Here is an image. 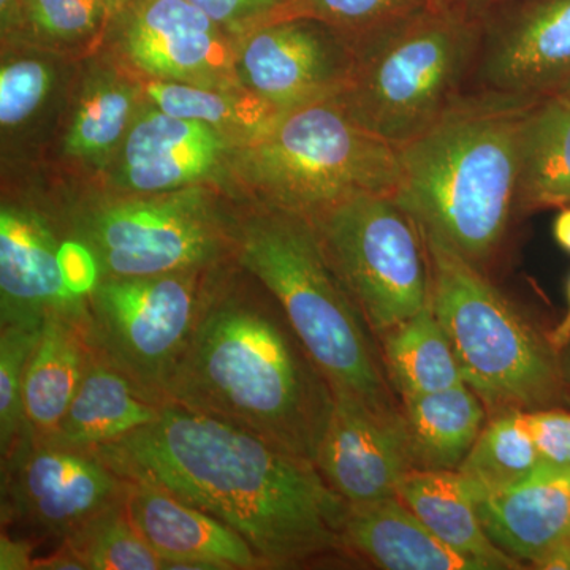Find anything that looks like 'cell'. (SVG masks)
Listing matches in <instances>:
<instances>
[{
  "label": "cell",
  "mask_w": 570,
  "mask_h": 570,
  "mask_svg": "<svg viewBox=\"0 0 570 570\" xmlns=\"http://www.w3.org/2000/svg\"><path fill=\"white\" fill-rule=\"evenodd\" d=\"M238 532L265 569H296L344 549L348 504L314 461L212 415L164 403L159 417L94 449Z\"/></svg>",
  "instance_id": "6da1fadb"
},
{
  "label": "cell",
  "mask_w": 570,
  "mask_h": 570,
  "mask_svg": "<svg viewBox=\"0 0 570 570\" xmlns=\"http://www.w3.org/2000/svg\"><path fill=\"white\" fill-rule=\"evenodd\" d=\"M167 403L224 420L316 463L333 390L279 302L232 258L206 276Z\"/></svg>",
  "instance_id": "7a4b0ae2"
},
{
  "label": "cell",
  "mask_w": 570,
  "mask_h": 570,
  "mask_svg": "<svg viewBox=\"0 0 570 570\" xmlns=\"http://www.w3.org/2000/svg\"><path fill=\"white\" fill-rule=\"evenodd\" d=\"M532 102L464 96L436 126L397 148V205L423 235L479 268L498 253L519 206L521 126Z\"/></svg>",
  "instance_id": "3957f363"
},
{
  "label": "cell",
  "mask_w": 570,
  "mask_h": 570,
  "mask_svg": "<svg viewBox=\"0 0 570 570\" xmlns=\"http://www.w3.org/2000/svg\"><path fill=\"white\" fill-rule=\"evenodd\" d=\"M234 258L272 292L332 390L395 409L365 318L303 214L254 204L235 214Z\"/></svg>",
  "instance_id": "277c9868"
},
{
  "label": "cell",
  "mask_w": 570,
  "mask_h": 570,
  "mask_svg": "<svg viewBox=\"0 0 570 570\" xmlns=\"http://www.w3.org/2000/svg\"><path fill=\"white\" fill-rule=\"evenodd\" d=\"M482 18L444 0L358 37L336 99L367 132L401 148L464 97L478 63Z\"/></svg>",
  "instance_id": "5b68a950"
},
{
  "label": "cell",
  "mask_w": 570,
  "mask_h": 570,
  "mask_svg": "<svg viewBox=\"0 0 570 570\" xmlns=\"http://www.w3.org/2000/svg\"><path fill=\"white\" fill-rule=\"evenodd\" d=\"M230 178L254 204L309 217L356 195L395 194L400 160L330 97L281 112L238 146Z\"/></svg>",
  "instance_id": "8992f818"
},
{
  "label": "cell",
  "mask_w": 570,
  "mask_h": 570,
  "mask_svg": "<svg viewBox=\"0 0 570 570\" xmlns=\"http://www.w3.org/2000/svg\"><path fill=\"white\" fill-rule=\"evenodd\" d=\"M431 303L448 333L464 382L487 409L535 411L564 400L560 355L479 266L423 235Z\"/></svg>",
  "instance_id": "52a82bcc"
},
{
  "label": "cell",
  "mask_w": 570,
  "mask_h": 570,
  "mask_svg": "<svg viewBox=\"0 0 570 570\" xmlns=\"http://www.w3.org/2000/svg\"><path fill=\"white\" fill-rule=\"evenodd\" d=\"M235 214L209 184H197L170 193L91 198L59 220L67 236L91 254L99 277L154 276L232 261Z\"/></svg>",
  "instance_id": "ba28073f"
},
{
  "label": "cell",
  "mask_w": 570,
  "mask_h": 570,
  "mask_svg": "<svg viewBox=\"0 0 570 570\" xmlns=\"http://www.w3.org/2000/svg\"><path fill=\"white\" fill-rule=\"evenodd\" d=\"M309 219L374 333L384 335L431 302L425 239L393 195H356Z\"/></svg>",
  "instance_id": "9c48e42d"
},
{
  "label": "cell",
  "mask_w": 570,
  "mask_h": 570,
  "mask_svg": "<svg viewBox=\"0 0 570 570\" xmlns=\"http://www.w3.org/2000/svg\"><path fill=\"white\" fill-rule=\"evenodd\" d=\"M208 273L104 276L89 292V346L153 403H167L168 384L197 321Z\"/></svg>",
  "instance_id": "30bf717a"
},
{
  "label": "cell",
  "mask_w": 570,
  "mask_h": 570,
  "mask_svg": "<svg viewBox=\"0 0 570 570\" xmlns=\"http://www.w3.org/2000/svg\"><path fill=\"white\" fill-rule=\"evenodd\" d=\"M127 480L94 449L22 433L2 455V530L58 546L126 499Z\"/></svg>",
  "instance_id": "8fae6325"
},
{
  "label": "cell",
  "mask_w": 570,
  "mask_h": 570,
  "mask_svg": "<svg viewBox=\"0 0 570 570\" xmlns=\"http://www.w3.org/2000/svg\"><path fill=\"white\" fill-rule=\"evenodd\" d=\"M99 279L91 254L61 220L29 205L0 208V326L36 328L52 314L88 330V295Z\"/></svg>",
  "instance_id": "7c38bea8"
},
{
  "label": "cell",
  "mask_w": 570,
  "mask_h": 570,
  "mask_svg": "<svg viewBox=\"0 0 570 570\" xmlns=\"http://www.w3.org/2000/svg\"><path fill=\"white\" fill-rule=\"evenodd\" d=\"M108 26L138 77L206 88H243L236 75L242 36L189 0H129Z\"/></svg>",
  "instance_id": "4fadbf2b"
},
{
  "label": "cell",
  "mask_w": 570,
  "mask_h": 570,
  "mask_svg": "<svg viewBox=\"0 0 570 570\" xmlns=\"http://www.w3.org/2000/svg\"><path fill=\"white\" fill-rule=\"evenodd\" d=\"M354 61V39L346 32L317 18L285 14L242 36L236 75L246 91L285 112L337 96Z\"/></svg>",
  "instance_id": "5bb4252c"
},
{
  "label": "cell",
  "mask_w": 570,
  "mask_h": 570,
  "mask_svg": "<svg viewBox=\"0 0 570 570\" xmlns=\"http://www.w3.org/2000/svg\"><path fill=\"white\" fill-rule=\"evenodd\" d=\"M480 92L535 100L570 81V0H521L482 17Z\"/></svg>",
  "instance_id": "9a60e30c"
},
{
  "label": "cell",
  "mask_w": 570,
  "mask_h": 570,
  "mask_svg": "<svg viewBox=\"0 0 570 570\" xmlns=\"http://www.w3.org/2000/svg\"><path fill=\"white\" fill-rule=\"evenodd\" d=\"M238 146L208 124L146 102L108 164L111 186L122 194H160L230 178Z\"/></svg>",
  "instance_id": "2e32d148"
},
{
  "label": "cell",
  "mask_w": 570,
  "mask_h": 570,
  "mask_svg": "<svg viewBox=\"0 0 570 570\" xmlns=\"http://www.w3.org/2000/svg\"><path fill=\"white\" fill-rule=\"evenodd\" d=\"M316 464L347 504L396 497L400 483L415 471L401 411L374 407L333 390Z\"/></svg>",
  "instance_id": "e0dca14e"
},
{
  "label": "cell",
  "mask_w": 570,
  "mask_h": 570,
  "mask_svg": "<svg viewBox=\"0 0 570 570\" xmlns=\"http://www.w3.org/2000/svg\"><path fill=\"white\" fill-rule=\"evenodd\" d=\"M472 490L491 542L520 564L546 569L570 546V474L539 471L510 489Z\"/></svg>",
  "instance_id": "ac0fdd59"
},
{
  "label": "cell",
  "mask_w": 570,
  "mask_h": 570,
  "mask_svg": "<svg viewBox=\"0 0 570 570\" xmlns=\"http://www.w3.org/2000/svg\"><path fill=\"white\" fill-rule=\"evenodd\" d=\"M126 509L134 527L164 566L216 562L224 570H264L249 543L223 521L148 483L127 480Z\"/></svg>",
  "instance_id": "d6986e66"
},
{
  "label": "cell",
  "mask_w": 570,
  "mask_h": 570,
  "mask_svg": "<svg viewBox=\"0 0 570 570\" xmlns=\"http://www.w3.org/2000/svg\"><path fill=\"white\" fill-rule=\"evenodd\" d=\"M344 549L389 570H483L441 542L397 497L348 504Z\"/></svg>",
  "instance_id": "ffe728a7"
},
{
  "label": "cell",
  "mask_w": 570,
  "mask_h": 570,
  "mask_svg": "<svg viewBox=\"0 0 570 570\" xmlns=\"http://www.w3.org/2000/svg\"><path fill=\"white\" fill-rule=\"evenodd\" d=\"M396 497L441 542L479 562L483 570L523 568L491 542L480 521L474 490L459 471L415 469L400 483Z\"/></svg>",
  "instance_id": "44dd1931"
},
{
  "label": "cell",
  "mask_w": 570,
  "mask_h": 570,
  "mask_svg": "<svg viewBox=\"0 0 570 570\" xmlns=\"http://www.w3.org/2000/svg\"><path fill=\"white\" fill-rule=\"evenodd\" d=\"M92 348L86 325L62 314L45 321L24 381V433L48 438L56 428L85 377Z\"/></svg>",
  "instance_id": "7402d4cb"
},
{
  "label": "cell",
  "mask_w": 570,
  "mask_h": 570,
  "mask_svg": "<svg viewBox=\"0 0 570 570\" xmlns=\"http://www.w3.org/2000/svg\"><path fill=\"white\" fill-rule=\"evenodd\" d=\"M163 404L146 400L115 367L91 355L85 377L50 439L96 449L159 417Z\"/></svg>",
  "instance_id": "603a6c76"
},
{
  "label": "cell",
  "mask_w": 570,
  "mask_h": 570,
  "mask_svg": "<svg viewBox=\"0 0 570 570\" xmlns=\"http://www.w3.org/2000/svg\"><path fill=\"white\" fill-rule=\"evenodd\" d=\"M487 411L466 382L403 400L401 415L415 469L456 471L485 426Z\"/></svg>",
  "instance_id": "cb8c5ba5"
},
{
  "label": "cell",
  "mask_w": 570,
  "mask_h": 570,
  "mask_svg": "<svg viewBox=\"0 0 570 570\" xmlns=\"http://www.w3.org/2000/svg\"><path fill=\"white\" fill-rule=\"evenodd\" d=\"M519 206H570V104L560 94L540 97L524 115Z\"/></svg>",
  "instance_id": "d4e9b609"
},
{
  "label": "cell",
  "mask_w": 570,
  "mask_h": 570,
  "mask_svg": "<svg viewBox=\"0 0 570 570\" xmlns=\"http://www.w3.org/2000/svg\"><path fill=\"white\" fill-rule=\"evenodd\" d=\"M145 104L137 78L97 71L86 82L71 115L63 153L78 163L108 167Z\"/></svg>",
  "instance_id": "484cf974"
},
{
  "label": "cell",
  "mask_w": 570,
  "mask_h": 570,
  "mask_svg": "<svg viewBox=\"0 0 570 570\" xmlns=\"http://www.w3.org/2000/svg\"><path fill=\"white\" fill-rule=\"evenodd\" d=\"M381 337L385 365L401 400L463 384L459 358L433 303Z\"/></svg>",
  "instance_id": "4316f807"
},
{
  "label": "cell",
  "mask_w": 570,
  "mask_h": 570,
  "mask_svg": "<svg viewBox=\"0 0 570 570\" xmlns=\"http://www.w3.org/2000/svg\"><path fill=\"white\" fill-rule=\"evenodd\" d=\"M145 100L168 115L208 124L238 142L254 140L277 116L275 107L245 88H206L137 77Z\"/></svg>",
  "instance_id": "83f0119b"
},
{
  "label": "cell",
  "mask_w": 570,
  "mask_h": 570,
  "mask_svg": "<svg viewBox=\"0 0 570 570\" xmlns=\"http://www.w3.org/2000/svg\"><path fill=\"white\" fill-rule=\"evenodd\" d=\"M540 460L527 411L493 414L456 471L479 491L520 485L538 474Z\"/></svg>",
  "instance_id": "f1b7e54d"
},
{
  "label": "cell",
  "mask_w": 570,
  "mask_h": 570,
  "mask_svg": "<svg viewBox=\"0 0 570 570\" xmlns=\"http://www.w3.org/2000/svg\"><path fill=\"white\" fill-rule=\"evenodd\" d=\"M124 501L105 510L63 543L78 554L86 570L164 569L163 558L134 527Z\"/></svg>",
  "instance_id": "f546056e"
},
{
  "label": "cell",
  "mask_w": 570,
  "mask_h": 570,
  "mask_svg": "<svg viewBox=\"0 0 570 570\" xmlns=\"http://www.w3.org/2000/svg\"><path fill=\"white\" fill-rule=\"evenodd\" d=\"M43 325L0 326V453L6 455L26 430L24 381Z\"/></svg>",
  "instance_id": "4dcf8cb0"
},
{
  "label": "cell",
  "mask_w": 570,
  "mask_h": 570,
  "mask_svg": "<svg viewBox=\"0 0 570 570\" xmlns=\"http://www.w3.org/2000/svg\"><path fill=\"white\" fill-rule=\"evenodd\" d=\"M56 70L40 56H14L0 67V126L2 135L20 132L50 100Z\"/></svg>",
  "instance_id": "1f68e13d"
},
{
  "label": "cell",
  "mask_w": 570,
  "mask_h": 570,
  "mask_svg": "<svg viewBox=\"0 0 570 570\" xmlns=\"http://www.w3.org/2000/svg\"><path fill=\"white\" fill-rule=\"evenodd\" d=\"M438 2L441 0H287L284 17L317 18L355 40Z\"/></svg>",
  "instance_id": "d6a6232c"
},
{
  "label": "cell",
  "mask_w": 570,
  "mask_h": 570,
  "mask_svg": "<svg viewBox=\"0 0 570 570\" xmlns=\"http://www.w3.org/2000/svg\"><path fill=\"white\" fill-rule=\"evenodd\" d=\"M111 14L102 0H26L24 31L52 43H82L108 29Z\"/></svg>",
  "instance_id": "836d02e7"
},
{
  "label": "cell",
  "mask_w": 570,
  "mask_h": 570,
  "mask_svg": "<svg viewBox=\"0 0 570 570\" xmlns=\"http://www.w3.org/2000/svg\"><path fill=\"white\" fill-rule=\"evenodd\" d=\"M527 419L539 453V471L570 474V412L535 409L527 412Z\"/></svg>",
  "instance_id": "e575fe53"
},
{
  "label": "cell",
  "mask_w": 570,
  "mask_h": 570,
  "mask_svg": "<svg viewBox=\"0 0 570 570\" xmlns=\"http://www.w3.org/2000/svg\"><path fill=\"white\" fill-rule=\"evenodd\" d=\"M213 21L236 36L284 17L287 0H189Z\"/></svg>",
  "instance_id": "d590c367"
},
{
  "label": "cell",
  "mask_w": 570,
  "mask_h": 570,
  "mask_svg": "<svg viewBox=\"0 0 570 570\" xmlns=\"http://www.w3.org/2000/svg\"><path fill=\"white\" fill-rule=\"evenodd\" d=\"M36 542L28 538H14L2 530L0 535V570H32V550Z\"/></svg>",
  "instance_id": "8d00e7d4"
},
{
  "label": "cell",
  "mask_w": 570,
  "mask_h": 570,
  "mask_svg": "<svg viewBox=\"0 0 570 570\" xmlns=\"http://www.w3.org/2000/svg\"><path fill=\"white\" fill-rule=\"evenodd\" d=\"M86 570L78 554L66 543L48 557L33 558L32 570Z\"/></svg>",
  "instance_id": "74e56055"
},
{
  "label": "cell",
  "mask_w": 570,
  "mask_h": 570,
  "mask_svg": "<svg viewBox=\"0 0 570 570\" xmlns=\"http://www.w3.org/2000/svg\"><path fill=\"white\" fill-rule=\"evenodd\" d=\"M26 0H0V22L3 36L24 31Z\"/></svg>",
  "instance_id": "f35d334b"
},
{
  "label": "cell",
  "mask_w": 570,
  "mask_h": 570,
  "mask_svg": "<svg viewBox=\"0 0 570 570\" xmlns=\"http://www.w3.org/2000/svg\"><path fill=\"white\" fill-rule=\"evenodd\" d=\"M554 242L570 254V206L562 208L553 223Z\"/></svg>",
  "instance_id": "ab89813d"
},
{
  "label": "cell",
  "mask_w": 570,
  "mask_h": 570,
  "mask_svg": "<svg viewBox=\"0 0 570 570\" xmlns=\"http://www.w3.org/2000/svg\"><path fill=\"white\" fill-rule=\"evenodd\" d=\"M449 6L456 7V9L466 11L472 17L482 18L487 11H490L494 3L501 0H444Z\"/></svg>",
  "instance_id": "60d3db41"
},
{
  "label": "cell",
  "mask_w": 570,
  "mask_h": 570,
  "mask_svg": "<svg viewBox=\"0 0 570 570\" xmlns=\"http://www.w3.org/2000/svg\"><path fill=\"white\" fill-rule=\"evenodd\" d=\"M568 314H566V317L562 318V322L560 325H558V328L554 330L553 335L550 336L551 344H553V347L557 348L558 352H560L561 348L564 347L570 340V279L568 284Z\"/></svg>",
  "instance_id": "b9f144b4"
},
{
  "label": "cell",
  "mask_w": 570,
  "mask_h": 570,
  "mask_svg": "<svg viewBox=\"0 0 570 570\" xmlns=\"http://www.w3.org/2000/svg\"><path fill=\"white\" fill-rule=\"evenodd\" d=\"M558 355H560L562 385H564V400L570 403V340L569 343L558 352Z\"/></svg>",
  "instance_id": "7bdbcfd3"
},
{
  "label": "cell",
  "mask_w": 570,
  "mask_h": 570,
  "mask_svg": "<svg viewBox=\"0 0 570 570\" xmlns=\"http://www.w3.org/2000/svg\"><path fill=\"white\" fill-rule=\"evenodd\" d=\"M549 570H570V546L546 566Z\"/></svg>",
  "instance_id": "ee69618b"
},
{
  "label": "cell",
  "mask_w": 570,
  "mask_h": 570,
  "mask_svg": "<svg viewBox=\"0 0 570 570\" xmlns=\"http://www.w3.org/2000/svg\"><path fill=\"white\" fill-rule=\"evenodd\" d=\"M105 6L110 7L112 11L118 10L119 7H122L124 3L129 2V0H102Z\"/></svg>",
  "instance_id": "f6af8a7d"
},
{
  "label": "cell",
  "mask_w": 570,
  "mask_h": 570,
  "mask_svg": "<svg viewBox=\"0 0 570 570\" xmlns=\"http://www.w3.org/2000/svg\"><path fill=\"white\" fill-rule=\"evenodd\" d=\"M554 94H560V96L562 97V99H566L568 100V102L570 104V81L569 82H566L564 86H562V88L560 89V91H557Z\"/></svg>",
  "instance_id": "bcb514c9"
}]
</instances>
